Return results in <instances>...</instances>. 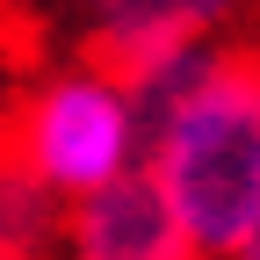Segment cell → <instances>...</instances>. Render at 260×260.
<instances>
[{"label":"cell","instance_id":"obj_1","mask_svg":"<svg viewBox=\"0 0 260 260\" xmlns=\"http://www.w3.org/2000/svg\"><path fill=\"white\" fill-rule=\"evenodd\" d=\"M145 174L203 260L260 253V44H203L145 65Z\"/></svg>","mask_w":260,"mask_h":260},{"label":"cell","instance_id":"obj_2","mask_svg":"<svg viewBox=\"0 0 260 260\" xmlns=\"http://www.w3.org/2000/svg\"><path fill=\"white\" fill-rule=\"evenodd\" d=\"M0 130L58 195H94V188L145 167L138 80L102 58H80V51L29 80L15 94V109L0 116Z\"/></svg>","mask_w":260,"mask_h":260},{"label":"cell","instance_id":"obj_3","mask_svg":"<svg viewBox=\"0 0 260 260\" xmlns=\"http://www.w3.org/2000/svg\"><path fill=\"white\" fill-rule=\"evenodd\" d=\"M253 8L260 0H65V37L80 58H102L116 73H145L159 58L239 37Z\"/></svg>","mask_w":260,"mask_h":260},{"label":"cell","instance_id":"obj_4","mask_svg":"<svg viewBox=\"0 0 260 260\" xmlns=\"http://www.w3.org/2000/svg\"><path fill=\"white\" fill-rule=\"evenodd\" d=\"M65 260H203V253L188 246V232L167 210L159 181L138 167V174H123L94 195H73Z\"/></svg>","mask_w":260,"mask_h":260},{"label":"cell","instance_id":"obj_5","mask_svg":"<svg viewBox=\"0 0 260 260\" xmlns=\"http://www.w3.org/2000/svg\"><path fill=\"white\" fill-rule=\"evenodd\" d=\"M65 217L73 195H58L0 130V260H65Z\"/></svg>","mask_w":260,"mask_h":260},{"label":"cell","instance_id":"obj_6","mask_svg":"<svg viewBox=\"0 0 260 260\" xmlns=\"http://www.w3.org/2000/svg\"><path fill=\"white\" fill-rule=\"evenodd\" d=\"M253 260H260V253H253Z\"/></svg>","mask_w":260,"mask_h":260}]
</instances>
